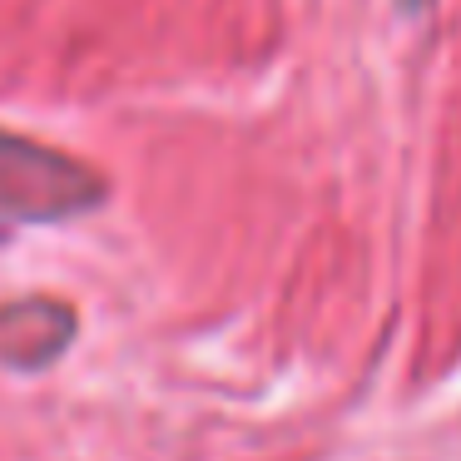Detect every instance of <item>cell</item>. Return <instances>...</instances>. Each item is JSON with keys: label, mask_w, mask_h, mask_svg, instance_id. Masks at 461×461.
<instances>
[{"label": "cell", "mask_w": 461, "mask_h": 461, "mask_svg": "<svg viewBox=\"0 0 461 461\" xmlns=\"http://www.w3.org/2000/svg\"><path fill=\"white\" fill-rule=\"evenodd\" d=\"M104 199V184L70 154H55L35 140L0 134V209L15 219H65V213L95 209Z\"/></svg>", "instance_id": "cell-1"}, {"label": "cell", "mask_w": 461, "mask_h": 461, "mask_svg": "<svg viewBox=\"0 0 461 461\" xmlns=\"http://www.w3.org/2000/svg\"><path fill=\"white\" fill-rule=\"evenodd\" d=\"M75 312L55 298H31V303H5L0 308V367L11 372H35L55 362L70 348Z\"/></svg>", "instance_id": "cell-2"}, {"label": "cell", "mask_w": 461, "mask_h": 461, "mask_svg": "<svg viewBox=\"0 0 461 461\" xmlns=\"http://www.w3.org/2000/svg\"><path fill=\"white\" fill-rule=\"evenodd\" d=\"M397 5H402L407 15H421V11H431V0H397Z\"/></svg>", "instance_id": "cell-3"}]
</instances>
